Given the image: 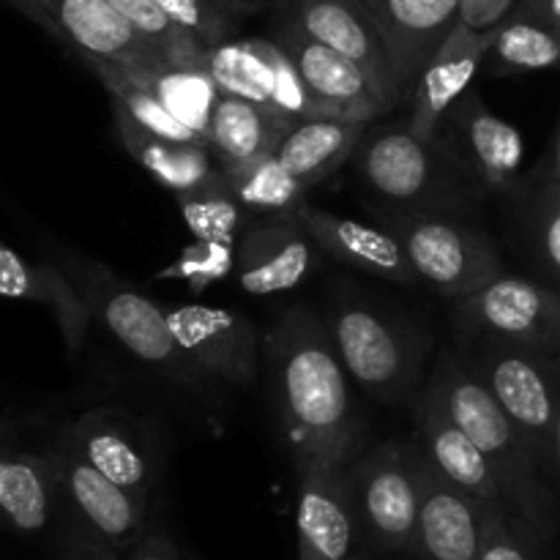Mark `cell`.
<instances>
[{
	"mask_svg": "<svg viewBox=\"0 0 560 560\" xmlns=\"http://www.w3.org/2000/svg\"><path fill=\"white\" fill-rule=\"evenodd\" d=\"M266 353L295 474L350 468L361 454L364 419L326 323L310 306H290L268 331Z\"/></svg>",
	"mask_w": 560,
	"mask_h": 560,
	"instance_id": "6da1fadb",
	"label": "cell"
},
{
	"mask_svg": "<svg viewBox=\"0 0 560 560\" xmlns=\"http://www.w3.org/2000/svg\"><path fill=\"white\" fill-rule=\"evenodd\" d=\"M427 386L435 392L459 430L485 454L512 517L547 545L556 541L560 530L558 490L539 468L506 410L463 364L457 350H443L438 355Z\"/></svg>",
	"mask_w": 560,
	"mask_h": 560,
	"instance_id": "7a4b0ae2",
	"label": "cell"
},
{
	"mask_svg": "<svg viewBox=\"0 0 560 560\" xmlns=\"http://www.w3.org/2000/svg\"><path fill=\"white\" fill-rule=\"evenodd\" d=\"M353 162L364 189L377 200L375 208L465 217L485 200L441 137H419L408 120L370 126Z\"/></svg>",
	"mask_w": 560,
	"mask_h": 560,
	"instance_id": "3957f363",
	"label": "cell"
},
{
	"mask_svg": "<svg viewBox=\"0 0 560 560\" xmlns=\"http://www.w3.org/2000/svg\"><path fill=\"white\" fill-rule=\"evenodd\" d=\"M52 260L80 288L93 323H102L113 334L115 342L126 353L135 355L142 366L186 392H200L202 386L211 383L191 364V359L175 339L164 304L131 288L113 268L102 266L91 257H82L77 252H58L52 255Z\"/></svg>",
	"mask_w": 560,
	"mask_h": 560,
	"instance_id": "277c9868",
	"label": "cell"
},
{
	"mask_svg": "<svg viewBox=\"0 0 560 560\" xmlns=\"http://www.w3.org/2000/svg\"><path fill=\"white\" fill-rule=\"evenodd\" d=\"M457 355L498 399L552 481V438L560 408V355L498 337L457 339ZM556 487V485H552Z\"/></svg>",
	"mask_w": 560,
	"mask_h": 560,
	"instance_id": "5b68a950",
	"label": "cell"
},
{
	"mask_svg": "<svg viewBox=\"0 0 560 560\" xmlns=\"http://www.w3.org/2000/svg\"><path fill=\"white\" fill-rule=\"evenodd\" d=\"M326 326L355 388L383 405H399L421 392L427 345L397 317L353 290H339Z\"/></svg>",
	"mask_w": 560,
	"mask_h": 560,
	"instance_id": "8992f818",
	"label": "cell"
},
{
	"mask_svg": "<svg viewBox=\"0 0 560 560\" xmlns=\"http://www.w3.org/2000/svg\"><path fill=\"white\" fill-rule=\"evenodd\" d=\"M375 211L377 228L388 230L402 244L419 284L443 299H465L506 273L498 241L457 213Z\"/></svg>",
	"mask_w": 560,
	"mask_h": 560,
	"instance_id": "52a82bcc",
	"label": "cell"
},
{
	"mask_svg": "<svg viewBox=\"0 0 560 560\" xmlns=\"http://www.w3.org/2000/svg\"><path fill=\"white\" fill-rule=\"evenodd\" d=\"M372 556H413L419 523V443L388 441L361 452L348 468Z\"/></svg>",
	"mask_w": 560,
	"mask_h": 560,
	"instance_id": "ba28073f",
	"label": "cell"
},
{
	"mask_svg": "<svg viewBox=\"0 0 560 560\" xmlns=\"http://www.w3.org/2000/svg\"><path fill=\"white\" fill-rule=\"evenodd\" d=\"M457 339L498 337L560 355V293L534 277L503 273L487 288L452 301Z\"/></svg>",
	"mask_w": 560,
	"mask_h": 560,
	"instance_id": "9c48e42d",
	"label": "cell"
},
{
	"mask_svg": "<svg viewBox=\"0 0 560 560\" xmlns=\"http://www.w3.org/2000/svg\"><path fill=\"white\" fill-rule=\"evenodd\" d=\"M200 66L222 93L262 104L293 124L326 115L295 69L293 58L273 36L228 38L217 47H206Z\"/></svg>",
	"mask_w": 560,
	"mask_h": 560,
	"instance_id": "30bf717a",
	"label": "cell"
},
{
	"mask_svg": "<svg viewBox=\"0 0 560 560\" xmlns=\"http://www.w3.org/2000/svg\"><path fill=\"white\" fill-rule=\"evenodd\" d=\"M66 435L77 452L107 479L145 501L148 506L156 503L164 454L159 430L145 416L124 408H91L66 427Z\"/></svg>",
	"mask_w": 560,
	"mask_h": 560,
	"instance_id": "8fae6325",
	"label": "cell"
},
{
	"mask_svg": "<svg viewBox=\"0 0 560 560\" xmlns=\"http://www.w3.org/2000/svg\"><path fill=\"white\" fill-rule=\"evenodd\" d=\"M435 135L485 197H506L523 178V135L487 107L479 88L470 85L448 107Z\"/></svg>",
	"mask_w": 560,
	"mask_h": 560,
	"instance_id": "7c38bea8",
	"label": "cell"
},
{
	"mask_svg": "<svg viewBox=\"0 0 560 560\" xmlns=\"http://www.w3.org/2000/svg\"><path fill=\"white\" fill-rule=\"evenodd\" d=\"M49 452H52L55 474H58L60 506L82 520L91 530H96L115 550H129L145 530L156 525L153 506L93 468L77 452L66 430L58 432Z\"/></svg>",
	"mask_w": 560,
	"mask_h": 560,
	"instance_id": "4fadbf2b",
	"label": "cell"
},
{
	"mask_svg": "<svg viewBox=\"0 0 560 560\" xmlns=\"http://www.w3.org/2000/svg\"><path fill=\"white\" fill-rule=\"evenodd\" d=\"M175 339L211 383L249 386L260 364L262 334L249 315L230 306H164Z\"/></svg>",
	"mask_w": 560,
	"mask_h": 560,
	"instance_id": "5bb4252c",
	"label": "cell"
},
{
	"mask_svg": "<svg viewBox=\"0 0 560 560\" xmlns=\"http://www.w3.org/2000/svg\"><path fill=\"white\" fill-rule=\"evenodd\" d=\"M20 14L36 22L58 44L88 60L153 63L170 60L145 42L107 0H9Z\"/></svg>",
	"mask_w": 560,
	"mask_h": 560,
	"instance_id": "9a60e30c",
	"label": "cell"
},
{
	"mask_svg": "<svg viewBox=\"0 0 560 560\" xmlns=\"http://www.w3.org/2000/svg\"><path fill=\"white\" fill-rule=\"evenodd\" d=\"M282 20L361 66L388 113L405 104L386 44L364 0H293Z\"/></svg>",
	"mask_w": 560,
	"mask_h": 560,
	"instance_id": "2e32d148",
	"label": "cell"
},
{
	"mask_svg": "<svg viewBox=\"0 0 560 560\" xmlns=\"http://www.w3.org/2000/svg\"><path fill=\"white\" fill-rule=\"evenodd\" d=\"M299 560H364L366 541L348 468L299 470Z\"/></svg>",
	"mask_w": 560,
	"mask_h": 560,
	"instance_id": "e0dca14e",
	"label": "cell"
},
{
	"mask_svg": "<svg viewBox=\"0 0 560 560\" xmlns=\"http://www.w3.org/2000/svg\"><path fill=\"white\" fill-rule=\"evenodd\" d=\"M315 241L295 219H252L235 244L233 273L252 299L299 288L317 266Z\"/></svg>",
	"mask_w": 560,
	"mask_h": 560,
	"instance_id": "ac0fdd59",
	"label": "cell"
},
{
	"mask_svg": "<svg viewBox=\"0 0 560 560\" xmlns=\"http://www.w3.org/2000/svg\"><path fill=\"white\" fill-rule=\"evenodd\" d=\"M421 503L416 523V560H479L485 512L479 501L448 481L419 446Z\"/></svg>",
	"mask_w": 560,
	"mask_h": 560,
	"instance_id": "d6986e66",
	"label": "cell"
},
{
	"mask_svg": "<svg viewBox=\"0 0 560 560\" xmlns=\"http://www.w3.org/2000/svg\"><path fill=\"white\" fill-rule=\"evenodd\" d=\"M273 38L293 58L295 69L304 77L306 88H310V93L326 115L372 124V120L388 113L386 104L372 91L361 66L339 55L337 49L306 36L304 31H299V27L284 20H279L277 27H273Z\"/></svg>",
	"mask_w": 560,
	"mask_h": 560,
	"instance_id": "ffe728a7",
	"label": "cell"
},
{
	"mask_svg": "<svg viewBox=\"0 0 560 560\" xmlns=\"http://www.w3.org/2000/svg\"><path fill=\"white\" fill-rule=\"evenodd\" d=\"M392 58L394 77L410 102L427 60L459 22V0H364Z\"/></svg>",
	"mask_w": 560,
	"mask_h": 560,
	"instance_id": "44dd1931",
	"label": "cell"
},
{
	"mask_svg": "<svg viewBox=\"0 0 560 560\" xmlns=\"http://www.w3.org/2000/svg\"><path fill=\"white\" fill-rule=\"evenodd\" d=\"M293 219L310 233L317 249L331 260L345 262L370 277L386 279L392 284H402V288L419 284V277H416L402 244L388 230L339 217V213L310 206V202H304Z\"/></svg>",
	"mask_w": 560,
	"mask_h": 560,
	"instance_id": "7402d4cb",
	"label": "cell"
},
{
	"mask_svg": "<svg viewBox=\"0 0 560 560\" xmlns=\"http://www.w3.org/2000/svg\"><path fill=\"white\" fill-rule=\"evenodd\" d=\"M413 421H416V443L424 448L438 470L448 481L468 492L474 501L485 509H501L509 512L503 492L498 487L492 468L487 465L485 454L479 452L474 441L457 427V421L446 413L441 399L435 397L430 386H421L413 399ZM512 514V512H509Z\"/></svg>",
	"mask_w": 560,
	"mask_h": 560,
	"instance_id": "603a6c76",
	"label": "cell"
},
{
	"mask_svg": "<svg viewBox=\"0 0 560 560\" xmlns=\"http://www.w3.org/2000/svg\"><path fill=\"white\" fill-rule=\"evenodd\" d=\"M492 31H474L457 22L438 52L427 60L410 93V129L419 137H432L443 115L470 88V82L485 69L490 52Z\"/></svg>",
	"mask_w": 560,
	"mask_h": 560,
	"instance_id": "cb8c5ba5",
	"label": "cell"
},
{
	"mask_svg": "<svg viewBox=\"0 0 560 560\" xmlns=\"http://www.w3.org/2000/svg\"><path fill=\"white\" fill-rule=\"evenodd\" d=\"M0 299L31 301V304L44 306L58 323L71 359L85 348L93 315L80 288L52 257L31 260L0 241Z\"/></svg>",
	"mask_w": 560,
	"mask_h": 560,
	"instance_id": "d4e9b609",
	"label": "cell"
},
{
	"mask_svg": "<svg viewBox=\"0 0 560 560\" xmlns=\"http://www.w3.org/2000/svg\"><path fill=\"white\" fill-rule=\"evenodd\" d=\"M60 514L52 452H31L0 432V528L38 536Z\"/></svg>",
	"mask_w": 560,
	"mask_h": 560,
	"instance_id": "484cf974",
	"label": "cell"
},
{
	"mask_svg": "<svg viewBox=\"0 0 560 560\" xmlns=\"http://www.w3.org/2000/svg\"><path fill=\"white\" fill-rule=\"evenodd\" d=\"M509 244L530 277L560 293V186L530 170L506 195Z\"/></svg>",
	"mask_w": 560,
	"mask_h": 560,
	"instance_id": "4316f807",
	"label": "cell"
},
{
	"mask_svg": "<svg viewBox=\"0 0 560 560\" xmlns=\"http://www.w3.org/2000/svg\"><path fill=\"white\" fill-rule=\"evenodd\" d=\"M113 120L126 153L175 197L197 189L222 170L206 142H173L151 135L137 126L118 104H113Z\"/></svg>",
	"mask_w": 560,
	"mask_h": 560,
	"instance_id": "83f0119b",
	"label": "cell"
},
{
	"mask_svg": "<svg viewBox=\"0 0 560 560\" xmlns=\"http://www.w3.org/2000/svg\"><path fill=\"white\" fill-rule=\"evenodd\" d=\"M370 126L364 120L334 118V115L295 120L273 153L295 178L312 189L320 180L331 178L348 159H353Z\"/></svg>",
	"mask_w": 560,
	"mask_h": 560,
	"instance_id": "f1b7e54d",
	"label": "cell"
},
{
	"mask_svg": "<svg viewBox=\"0 0 560 560\" xmlns=\"http://www.w3.org/2000/svg\"><path fill=\"white\" fill-rule=\"evenodd\" d=\"M290 126L293 120L282 118L262 104L222 93L208 124L206 145L211 148L219 167L228 170L277 151Z\"/></svg>",
	"mask_w": 560,
	"mask_h": 560,
	"instance_id": "f546056e",
	"label": "cell"
},
{
	"mask_svg": "<svg viewBox=\"0 0 560 560\" xmlns=\"http://www.w3.org/2000/svg\"><path fill=\"white\" fill-rule=\"evenodd\" d=\"M115 69L151 96H156L173 115H178L189 129L206 140L208 124L222 91L200 63H175V60H153V63H126L109 60Z\"/></svg>",
	"mask_w": 560,
	"mask_h": 560,
	"instance_id": "4dcf8cb0",
	"label": "cell"
},
{
	"mask_svg": "<svg viewBox=\"0 0 560 560\" xmlns=\"http://www.w3.org/2000/svg\"><path fill=\"white\" fill-rule=\"evenodd\" d=\"M485 66L492 77L560 69V36L547 20L541 0H517L512 14L492 27Z\"/></svg>",
	"mask_w": 560,
	"mask_h": 560,
	"instance_id": "1f68e13d",
	"label": "cell"
},
{
	"mask_svg": "<svg viewBox=\"0 0 560 560\" xmlns=\"http://www.w3.org/2000/svg\"><path fill=\"white\" fill-rule=\"evenodd\" d=\"M230 189L238 197L252 219H293L295 211L306 202L310 186L295 178L277 159L266 153L252 162L222 170Z\"/></svg>",
	"mask_w": 560,
	"mask_h": 560,
	"instance_id": "d6a6232c",
	"label": "cell"
},
{
	"mask_svg": "<svg viewBox=\"0 0 560 560\" xmlns=\"http://www.w3.org/2000/svg\"><path fill=\"white\" fill-rule=\"evenodd\" d=\"M175 200H178L189 233L197 241H206V244L235 246L246 224L252 222L246 208L241 206L238 197L230 189L222 170L211 180L186 191V195H178Z\"/></svg>",
	"mask_w": 560,
	"mask_h": 560,
	"instance_id": "836d02e7",
	"label": "cell"
},
{
	"mask_svg": "<svg viewBox=\"0 0 560 560\" xmlns=\"http://www.w3.org/2000/svg\"><path fill=\"white\" fill-rule=\"evenodd\" d=\"M151 47L167 55L175 63H200L202 44L195 36L175 25L156 0H107Z\"/></svg>",
	"mask_w": 560,
	"mask_h": 560,
	"instance_id": "e575fe53",
	"label": "cell"
},
{
	"mask_svg": "<svg viewBox=\"0 0 560 560\" xmlns=\"http://www.w3.org/2000/svg\"><path fill=\"white\" fill-rule=\"evenodd\" d=\"M156 3L175 25L195 36L202 47H217L233 38L235 25L244 14L230 0H156Z\"/></svg>",
	"mask_w": 560,
	"mask_h": 560,
	"instance_id": "d590c367",
	"label": "cell"
},
{
	"mask_svg": "<svg viewBox=\"0 0 560 560\" xmlns=\"http://www.w3.org/2000/svg\"><path fill=\"white\" fill-rule=\"evenodd\" d=\"M479 560H550L547 541L530 534L509 512L487 509L485 512V541Z\"/></svg>",
	"mask_w": 560,
	"mask_h": 560,
	"instance_id": "8d00e7d4",
	"label": "cell"
},
{
	"mask_svg": "<svg viewBox=\"0 0 560 560\" xmlns=\"http://www.w3.org/2000/svg\"><path fill=\"white\" fill-rule=\"evenodd\" d=\"M58 558L60 560H124L109 541H104L96 530L88 528L82 520L60 506L58 528Z\"/></svg>",
	"mask_w": 560,
	"mask_h": 560,
	"instance_id": "74e56055",
	"label": "cell"
},
{
	"mask_svg": "<svg viewBox=\"0 0 560 560\" xmlns=\"http://www.w3.org/2000/svg\"><path fill=\"white\" fill-rule=\"evenodd\" d=\"M124 560H197L191 552H186L167 530L153 525L151 530L140 536L129 550L120 552Z\"/></svg>",
	"mask_w": 560,
	"mask_h": 560,
	"instance_id": "f35d334b",
	"label": "cell"
},
{
	"mask_svg": "<svg viewBox=\"0 0 560 560\" xmlns=\"http://www.w3.org/2000/svg\"><path fill=\"white\" fill-rule=\"evenodd\" d=\"M517 0H459V22L474 31H492L501 25Z\"/></svg>",
	"mask_w": 560,
	"mask_h": 560,
	"instance_id": "ab89813d",
	"label": "cell"
},
{
	"mask_svg": "<svg viewBox=\"0 0 560 560\" xmlns=\"http://www.w3.org/2000/svg\"><path fill=\"white\" fill-rule=\"evenodd\" d=\"M534 173H539L541 178L552 180V184L560 186V120H558V131H556V137H552L550 151H547V156L541 159L539 164H536Z\"/></svg>",
	"mask_w": 560,
	"mask_h": 560,
	"instance_id": "60d3db41",
	"label": "cell"
},
{
	"mask_svg": "<svg viewBox=\"0 0 560 560\" xmlns=\"http://www.w3.org/2000/svg\"><path fill=\"white\" fill-rule=\"evenodd\" d=\"M552 485L560 495V408L556 419V438H552Z\"/></svg>",
	"mask_w": 560,
	"mask_h": 560,
	"instance_id": "b9f144b4",
	"label": "cell"
},
{
	"mask_svg": "<svg viewBox=\"0 0 560 560\" xmlns=\"http://www.w3.org/2000/svg\"><path fill=\"white\" fill-rule=\"evenodd\" d=\"M541 9H545L547 20L552 22V27H556L560 36V0H541Z\"/></svg>",
	"mask_w": 560,
	"mask_h": 560,
	"instance_id": "7bdbcfd3",
	"label": "cell"
},
{
	"mask_svg": "<svg viewBox=\"0 0 560 560\" xmlns=\"http://www.w3.org/2000/svg\"><path fill=\"white\" fill-rule=\"evenodd\" d=\"M230 3L238 5V9L244 11V14H246V11H252V9H255L257 3H262V0H230Z\"/></svg>",
	"mask_w": 560,
	"mask_h": 560,
	"instance_id": "ee69618b",
	"label": "cell"
}]
</instances>
